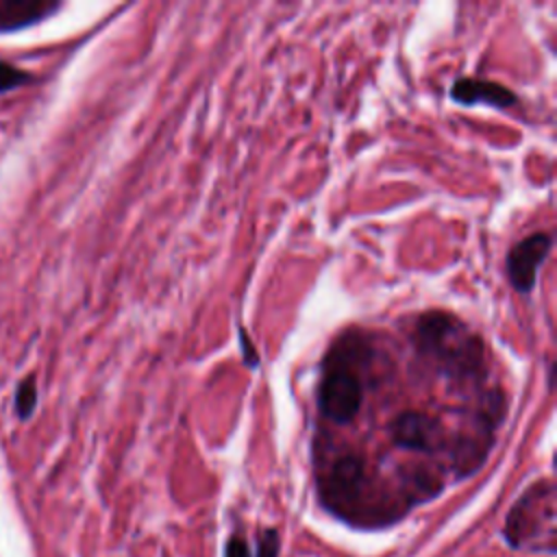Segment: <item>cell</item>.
Returning <instances> with one entry per match:
<instances>
[{
  "instance_id": "obj_1",
  "label": "cell",
  "mask_w": 557,
  "mask_h": 557,
  "mask_svg": "<svg viewBox=\"0 0 557 557\" xmlns=\"http://www.w3.org/2000/svg\"><path fill=\"white\" fill-rule=\"evenodd\" d=\"M413 352L437 374L453 381H474L485 372V346L457 315L424 311L409 333Z\"/></svg>"
},
{
  "instance_id": "obj_2",
  "label": "cell",
  "mask_w": 557,
  "mask_h": 557,
  "mask_svg": "<svg viewBox=\"0 0 557 557\" xmlns=\"http://www.w3.org/2000/svg\"><path fill=\"white\" fill-rule=\"evenodd\" d=\"M318 411L333 424H350L363 405V379L344 348L329 352L318 385Z\"/></svg>"
},
{
  "instance_id": "obj_3",
  "label": "cell",
  "mask_w": 557,
  "mask_h": 557,
  "mask_svg": "<svg viewBox=\"0 0 557 557\" xmlns=\"http://www.w3.org/2000/svg\"><path fill=\"white\" fill-rule=\"evenodd\" d=\"M537 522L546 533L555 535V498L550 483L533 485L511 509L507 522V535L511 544L522 546L535 542Z\"/></svg>"
},
{
  "instance_id": "obj_4",
  "label": "cell",
  "mask_w": 557,
  "mask_h": 557,
  "mask_svg": "<svg viewBox=\"0 0 557 557\" xmlns=\"http://www.w3.org/2000/svg\"><path fill=\"white\" fill-rule=\"evenodd\" d=\"M363 487L366 466L363 459L352 453L339 455L320 481L322 500L337 513H348L352 507H357Z\"/></svg>"
},
{
  "instance_id": "obj_5",
  "label": "cell",
  "mask_w": 557,
  "mask_h": 557,
  "mask_svg": "<svg viewBox=\"0 0 557 557\" xmlns=\"http://www.w3.org/2000/svg\"><path fill=\"white\" fill-rule=\"evenodd\" d=\"M389 437L396 446L405 450H418V453H435L446 444V431L440 422V418L418 411V409H405L400 411L389 424H387Z\"/></svg>"
},
{
  "instance_id": "obj_6",
  "label": "cell",
  "mask_w": 557,
  "mask_h": 557,
  "mask_svg": "<svg viewBox=\"0 0 557 557\" xmlns=\"http://www.w3.org/2000/svg\"><path fill=\"white\" fill-rule=\"evenodd\" d=\"M553 248V237L548 233H531L520 239L507 255L505 268L511 287L518 294H529L537 283V270Z\"/></svg>"
},
{
  "instance_id": "obj_7",
  "label": "cell",
  "mask_w": 557,
  "mask_h": 557,
  "mask_svg": "<svg viewBox=\"0 0 557 557\" xmlns=\"http://www.w3.org/2000/svg\"><path fill=\"white\" fill-rule=\"evenodd\" d=\"M450 96L459 104H470V107L483 102V104H490L496 109H507L518 102V96L509 87L494 83V81L474 78V76L457 78L450 87Z\"/></svg>"
},
{
  "instance_id": "obj_8",
  "label": "cell",
  "mask_w": 557,
  "mask_h": 557,
  "mask_svg": "<svg viewBox=\"0 0 557 557\" xmlns=\"http://www.w3.org/2000/svg\"><path fill=\"white\" fill-rule=\"evenodd\" d=\"M59 9V2L48 0H0V33L30 26Z\"/></svg>"
},
{
  "instance_id": "obj_9",
  "label": "cell",
  "mask_w": 557,
  "mask_h": 557,
  "mask_svg": "<svg viewBox=\"0 0 557 557\" xmlns=\"http://www.w3.org/2000/svg\"><path fill=\"white\" fill-rule=\"evenodd\" d=\"M35 405H37V387H35V379L28 376L17 385V392H15V409L20 418H28Z\"/></svg>"
},
{
  "instance_id": "obj_10",
  "label": "cell",
  "mask_w": 557,
  "mask_h": 557,
  "mask_svg": "<svg viewBox=\"0 0 557 557\" xmlns=\"http://www.w3.org/2000/svg\"><path fill=\"white\" fill-rule=\"evenodd\" d=\"M30 76L4 61H0V91H9L22 83H26Z\"/></svg>"
},
{
  "instance_id": "obj_11",
  "label": "cell",
  "mask_w": 557,
  "mask_h": 557,
  "mask_svg": "<svg viewBox=\"0 0 557 557\" xmlns=\"http://www.w3.org/2000/svg\"><path fill=\"white\" fill-rule=\"evenodd\" d=\"M276 553H278V535L274 529H268L259 535L257 557H276Z\"/></svg>"
},
{
  "instance_id": "obj_12",
  "label": "cell",
  "mask_w": 557,
  "mask_h": 557,
  "mask_svg": "<svg viewBox=\"0 0 557 557\" xmlns=\"http://www.w3.org/2000/svg\"><path fill=\"white\" fill-rule=\"evenodd\" d=\"M239 342H242V355H244V363L248 368H255L259 361V355L252 350V344L248 339V335L244 333V329H239Z\"/></svg>"
},
{
  "instance_id": "obj_13",
  "label": "cell",
  "mask_w": 557,
  "mask_h": 557,
  "mask_svg": "<svg viewBox=\"0 0 557 557\" xmlns=\"http://www.w3.org/2000/svg\"><path fill=\"white\" fill-rule=\"evenodd\" d=\"M224 557H250V548L242 537H231Z\"/></svg>"
}]
</instances>
